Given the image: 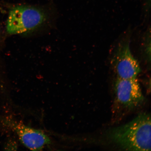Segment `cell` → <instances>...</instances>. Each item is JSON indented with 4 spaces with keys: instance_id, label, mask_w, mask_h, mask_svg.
Segmentation results:
<instances>
[{
    "instance_id": "1",
    "label": "cell",
    "mask_w": 151,
    "mask_h": 151,
    "mask_svg": "<svg viewBox=\"0 0 151 151\" xmlns=\"http://www.w3.org/2000/svg\"><path fill=\"white\" fill-rule=\"evenodd\" d=\"M151 117L143 113L109 132V139L127 150L151 151Z\"/></svg>"
},
{
    "instance_id": "2",
    "label": "cell",
    "mask_w": 151,
    "mask_h": 151,
    "mask_svg": "<svg viewBox=\"0 0 151 151\" xmlns=\"http://www.w3.org/2000/svg\"><path fill=\"white\" fill-rule=\"evenodd\" d=\"M48 15L45 9L37 7L19 5L9 11L6 29L10 35L25 34L40 27Z\"/></svg>"
},
{
    "instance_id": "3",
    "label": "cell",
    "mask_w": 151,
    "mask_h": 151,
    "mask_svg": "<svg viewBox=\"0 0 151 151\" xmlns=\"http://www.w3.org/2000/svg\"><path fill=\"white\" fill-rule=\"evenodd\" d=\"M111 64L118 78H137L141 71L139 64L130 50L129 39L119 43L113 54Z\"/></svg>"
},
{
    "instance_id": "4",
    "label": "cell",
    "mask_w": 151,
    "mask_h": 151,
    "mask_svg": "<svg viewBox=\"0 0 151 151\" xmlns=\"http://www.w3.org/2000/svg\"><path fill=\"white\" fill-rule=\"evenodd\" d=\"M115 101L121 108L132 110L139 106L145 98L137 78H117L114 84Z\"/></svg>"
},
{
    "instance_id": "5",
    "label": "cell",
    "mask_w": 151,
    "mask_h": 151,
    "mask_svg": "<svg viewBox=\"0 0 151 151\" xmlns=\"http://www.w3.org/2000/svg\"><path fill=\"white\" fill-rule=\"evenodd\" d=\"M9 123L21 142L30 150H40L51 143L48 136L40 130L29 127L17 121L12 120Z\"/></svg>"
}]
</instances>
